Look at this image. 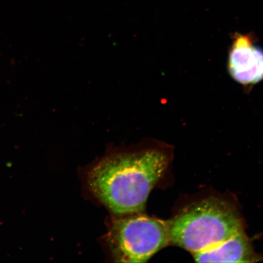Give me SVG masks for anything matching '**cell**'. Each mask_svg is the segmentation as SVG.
<instances>
[{
	"mask_svg": "<svg viewBox=\"0 0 263 263\" xmlns=\"http://www.w3.org/2000/svg\"><path fill=\"white\" fill-rule=\"evenodd\" d=\"M170 161L169 152L160 146L110 151L90 167L88 188L115 216L143 212Z\"/></svg>",
	"mask_w": 263,
	"mask_h": 263,
	"instance_id": "cell-1",
	"label": "cell"
},
{
	"mask_svg": "<svg viewBox=\"0 0 263 263\" xmlns=\"http://www.w3.org/2000/svg\"><path fill=\"white\" fill-rule=\"evenodd\" d=\"M166 223L169 244L192 254L218 245L244 229L235 207L216 197L185 206Z\"/></svg>",
	"mask_w": 263,
	"mask_h": 263,
	"instance_id": "cell-2",
	"label": "cell"
},
{
	"mask_svg": "<svg viewBox=\"0 0 263 263\" xmlns=\"http://www.w3.org/2000/svg\"><path fill=\"white\" fill-rule=\"evenodd\" d=\"M106 242L115 261L145 262L169 244L166 223L142 212L114 215Z\"/></svg>",
	"mask_w": 263,
	"mask_h": 263,
	"instance_id": "cell-3",
	"label": "cell"
},
{
	"mask_svg": "<svg viewBox=\"0 0 263 263\" xmlns=\"http://www.w3.org/2000/svg\"><path fill=\"white\" fill-rule=\"evenodd\" d=\"M228 70L238 83L249 86L263 80V49L250 35L237 34L230 47Z\"/></svg>",
	"mask_w": 263,
	"mask_h": 263,
	"instance_id": "cell-4",
	"label": "cell"
},
{
	"mask_svg": "<svg viewBox=\"0 0 263 263\" xmlns=\"http://www.w3.org/2000/svg\"><path fill=\"white\" fill-rule=\"evenodd\" d=\"M198 262H255L263 261L254 252L244 229L219 244L193 254Z\"/></svg>",
	"mask_w": 263,
	"mask_h": 263,
	"instance_id": "cell-5",
	"label": "cell"
}]
</instances>
